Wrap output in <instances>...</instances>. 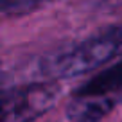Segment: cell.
Masks as SVG:
<instances>
[{
  "label": "cell",
  "mask_w": 122,
  "mask_h": 122,
  "mask_svg": "<svg viewBox=\"0 0 122 122\" xmlns=\"http://www.w3.org/2000/svg\"><path fill=\"white\" fill-rule=\"evenodd\" d=\"M122 52V27H113L47 57L40 70L49 77H76L102 66Z\"/></svg>",
  "instance_id": "6da1fadb"
},
{
  "label": "cell",
  "mask_w": 122,
  "mask_h": 122,
  "mask_svg": "<svg viewBox=\"0 0 122 122\" xmlns=\"http://www.w3.org/2000/svg\"><path fill=\"white\" fill-rule=\"evenodd\" d=\"M59 97L56 83H30L0 88V122H32L47 113Z\"/></svg>",
  "instance_id": "7a4b0ae2"
},
{
  "label": "cell",
  "mask_w": 122,
  "mask_h": 122,
  "mask_svg": "<svg viewBox=\"0 0 122 122\" xmlns=\"http://www.w3.org/2000/svg\"><path fill=\"white\" fill-rule=\"evenodd\" d=\"M117 97L113 93H76L66 108L72 122H101L113 111Z\"/></svg>",
  "instance_id": "3957f363"
},
{
  "label": "cell",
  "mask_w": 122,
  "mask_h": 122,
  "mask_svg": "<svg viewBox=\"0 0 122 122\" xmlns=\"http://www.w3.org/2000/svg\"><path fill=\"white\" fill-rule=\"evenodd\" d=\"M122 88V59L92 77L76 93H113Z\"/></svg>",
  "instance_id": "277c9868"
},
{
  "label": "cell",
  "mask_w": 122,
  "mask_h": 122,
  "mask_svg": "<svg viewBox=\"0 0 122 122\" xmlns=\"http://www.w3.org/2000/svg\"><path fill=\"white\" fill-rule=\"evenodd\" d=\"M49 0H0V13L9 16H22L38 9Z\"/></svg>",
  "instance_id": "5b68a950"
}]
</instances>
